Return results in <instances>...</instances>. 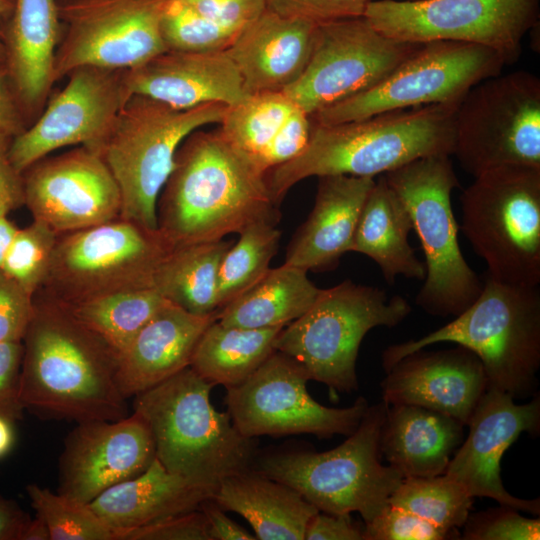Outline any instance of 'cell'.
<instances>
[{"mask_svg": "<svg viewBox=\"0 0 540 540\" xmlns=\"http://www.w3.org/2000/svg\"><path fill=\"white\" fill-rule=\"evenodd\" d=\"M519 510L500 505L469 514L464 526L465 540H538L540 519L522 516Z\"/></svg>", "mask_w": 540, "mask_h": 540, "instance_id": "cell-42", "label": "cell"}, {"mask_svg": "<svg viewBox=\"0 0 540 540\" xmlns=\"http://www.w3.org/2000/svg\"><path fill=\"white\" fill-rule=\"evenodd\" d=\"M469 432L451 458L445 475L474 497H487L500 505L539 514V499L525 500L506 491L500 476L501 458L523 432L540 427V400L516 404L505 392L487 387L467 425Z\"/></svg>", "mask_w": 540, "mask_h": 540, "instance_id": "cell-20", "label": "cell"}, {"mask_svg": "<svg viewBox=\"0 0 540 540\" xmlns=\"http://www.w3.org/2000/svg\"><path fill=\"white\" fill-rule=\"evenodd\" d=\"M65 440L57 492L88 504L142 473L154 460L151 430L136 412L119 420L77 423Z\"/></svg>", "mask_w": 540, "mask_h": 540, "instance_id": "cell-21", "label": "cell"}, {"mask_svg": "<svg viewBox=\"0 0 540 540\" xmlns=\"http://www.w3.org/2000/svg\"><path fill=\"white\" fill-rule=\"evenodd\" d=\"M459 102L392 110L333 125L312 123L305 148L266 173L273 203L278 206L291 187L308 177L375 178L419 158L451 156Z\"/></svg>", "mask_w": 540, "mask_h": 540, "instance_id": "cell-3", "label": "cell"}, {"mask_svg": "<svg viewBox=\"0 0 540 540\" xmlns=\"http://www.w3.org/2000/svg\"><path fill=\"white\" fill-rule=\"evenodd\" d=\"M381 383L387 405H417L467 425L487 389L480 359L469 349H420L393 365Z\"/></svg>", "mask_w": 540, "mask_h": 540, "instance_id": "cell-22", "label": "cell"}, {"mask_svg": "<svg viewBox=\"0 0 540 540\" xmlns=\"http://www.w3.org/2000/svg\"><path fill=\"white\" fill-rule=\"evenodd\" d=\"M304 269L282 264L270 268L252 287L218 311V321L249 329L284 327L304 314L321 289Z\"/></svg>", "mask_w": 540, "mask_h": 540, "instance_id": "cell-32", "label": "cell"}, {"mask_svg": "<svg viewBox=\"0 0 540 540\" xmlns=\"http://www.w3.org/2000/svg\"><path fill=\"white\" fill-rule=\"evenodd\" d=\"M125 78L131 95L148 97L177 109L207 103L230 107L249 96L225 50H166L127 69Z\"/></svg>", "mask_w": 540, "mask_h": 540, "instance_id": "cell-23", "label": "cell"}, {"mask_svg": "<svg viewBox=\"0 0 540 540\" xmlns=\"http://www.w3.org/2000/svg\"><path fill=\"white\" fill-rule=\"evenodd\" d=\"M213 386L189 366L133 401L151 430L156 458L212 496L225 478L251 470L257 457V439L242 435L228 412L212 405Z\"/></svg>", "mask_w": 540, "mask_h": 540, "instance_id": "cell-4", "label": "cell"}, {"mask_svg": "<svg viewBox=\"0 0 540 540\" xmlns=\"http://www.w3.org/2000/svg\"><path fill=\"white\" fill-rule=\"evenodd\" d=\"M115 540H211V537L205 515L196 509L118 531Z\"/></svg>", "mask_w": 540, "mask_h": 540, "instance_id": "cell-44", "label": "cell"}, {"mask_svg": "<svg viewBox=\"0 0 540 540\" xmlns=\"http://www.w3.org/2000/svg\"><path fill=\"white\" fill-rule=\"evenodd\" d=\"M29 520L16 502L0 494V540H21Z\"/></svg>", "mask_w": 540, "mask_h": 540, "instance_id": "cell-53", "label": "cell"}, {"mask_svg": "<svg viewBox=\"0 0 540 540\" xmlns=\"http://www.w3.org/2000/svg\"><path fill=\"white\" fill-rule=\"evenodd\" d=\"M402 296L345 280L321 289L309 309L284 326L274 348L297 360L310 380L337 391L358 388L356 360L360 344L373 328H392L411 312Z\"/></svg>", "mask_w": 540, "mask_h": 540, "instance_id": "cell-9", "label": "cell"}, {"mask_svg": "<svg viewBox=\"0 0 540 540\" xmlns=\"http://www.w3.org/2000/svg\"><path fill=\"white\" fill-rule=\"evenodd\" d=\"M299 110L282 91L256 93L228 107L219 129L261 170L263 156Z\"/></svg>", "mask_w": 540, "mask_h": 540, "instance_id": "cell-35", "label": "cell"}, {"mask_svg": "<svg viewBox=\"0 0 540 540\" xmlns=\"http://www.w3.org/2000/svg\"><path fill=\"white\" fill-rule=\"evenodd\" d=\"M27 125L7 68L0 66V134L13 138L23 132Z\"/></svg>", "mask_w": 540, "mask_h": 540, "instance_id": "cell-51", "label": "cell"}, {"mask_svg": "<svg viewBox=\"0 0 540 540\" xmlns=\"http://www.w3.org/2000/svg\"><path fill=\"white\" fill-rule=\"evenodd\" d=\"M166 301L153 287H144L66 306L119 355Z\"/></svg>", "mask_w": 540, "mask_h": 540, "instance_id": "cell-36", "label": "cell"}, {"mask_svg": "<svg viewBox=\"0 0 540 540\" xmlns=\"http://www.w3.org/2000/svg\"><path fill=\"white\" fill-rule=\"evenodd\" d=\"M161 33L168 50H226L239 31L198 14L180 0H168L161 19Z\"/></svg>", "mask_w": 540, "mask_h": 540, "instance_id": "cell-41", "label": "cell"}, {"mask_svg": "<svg viewBox=\"0 0 540 540\" xmlns=\"http://www.w3.org/2000/svg\"><path fill=\"white\" fill-rule=\"evenodd\" d=\"M266 173L220 129L191 133L178 148L157 201V226L172 246L212 242L250 223L278 219Z\"/></svg>", "mask_w": 540, "mask_h": 540, "instance_id": "cell-2", "label": "cell"}, {"mask_svg": "<svg viewBox=\"0 0 540 540\" xmlns=\"http://www.w3.org/2000/svg\"><path fill=\"white\" fill-rule=\"evenodd\" d=\"M167 1L57 0L54 83L79 67L131 69L168 50L161 33Z\"/></svg>", "mask_w": 540, "mask_h": 540, "instance_id": "cell-16", "label": "cell"}, {"mask_svg": "<svg viewBox=\"0 0 540 540\" xmlns=\"http://www.w3.org/2000/svg\"><path fill=\"white\" fill-rule=\"evenodd\" d=\"M126 70L83 66L69 73L64 88L12 138L8 155L16 171L23 174L57 149L97 144L131 96Z\"/></svg>", "mask_w": 540, "mask_h": 540, "instance_id": "cell-18", "label": "cell"}, {"mask_svg": "<svg viewBox=\"0 0 540 540\" xmlns=\"http://www.w3.org/2000/svg\"><path fill=\"white\" fill-rule=\"evenodd\" d=\"M462 193L460 230L500 282L540 285V167L501 166Z\"/></svg>", "mask_w": 540, "mask_h": 540, "instance_id": "cell-10", "label": "cell"}, {"mask_svg": "<svg viewBox=\"0 0 540 540\" xmlns=\"http://www.w3.org/2000/svg\"><path fill=\"white\" fill-rule=\"evenodd\" d=\"M172 248L158 229L121 217L59 234L39 291L72 306L119 291L152 287L157 267Z\"/></svg>", "mask_w": 540, "mask_h": 540, "instance_id": "cell-11", "label": "cell"}, {"mask_svg": "<svg viewBox=\"0 0 540 540\" xmlns=\"http://www.w3.org/2000/svg\"><path fill=\"white\" fill-rule=\"evenodd\" d=\"M23 186L33 220L58 234L120 217L116 180L101 156L84 145L34 163L23 173Z\"/></svg>", "mask_w": 540, "mask_h": 540, "instance_id": "cell-19", "label": "cell"}, {"mask_svg": "<svg viewBox=\"0 0 540 540\" xmlns=\"http://www.w3.org/2000/svg\"><path fill=\"white\" fill-rule=\"evenodd\" d=\"M503 58L477 44L431 41L374 86L310 116L333 125L392 110L457 102L477 83L502 73Z\"/></svg>", "mask_w": 540, "mask_h": 540, "instance_id": "cell-13", "label": "cell"}, {"mask_svg": "<svg viewBox=\"0 0 540 540\" xmlns=\"http://www.w3.org/2000/svg\"><path fill=\"white\" fill-rule=\"evenodd\" d=\"M15 0H0V66L6 67L4 27L9 19Z\"/></svg>", "mask_w": 540, "mask_h": 540, "instance_id": "cell-57", "label": "cell"}, {"mask_svg": "<svg viewBox=\"0 0 540 540\" xmlns=\"http://www.w3.org/2000/svg\"><path fill=\"white\" fill-rule=\"evenodd\" d=\"M312 211L291 240L284 264L305 271L333 269L350 252L353 235L375 178L318 177Z\"/></svg>", "mask_w": 540, "mask_h": 540, "instance_id": "cell-27", "label": "cell"}, {"mask_svg": "<svg viewBox=\"0 0 540 540\" xmlns=\"http://www.w3.org/2000/svg\"><path fill=\"white\" fill-rule=\"evenodd\" d=\"M421 45L387 37L363 16L318 24L303 72L282 92L311 116L374 86Z\"/></svg>", "mask_w": 540, "mask_h": 540, "instance_id": "cell-17", "label": "cell"}, {"mask_svg": "<svg viewBox=\"0 0 540 540\" xmlns=\"http://www.w3.org/2000/svg\"><path fill=\"white\" fill-rule=\"evenodd\" d=\"M36 515L46 523L50 540H115V531L89 504L37 484L26 487Z\"/></svg>", "mask_w": 540, "mask_h": 540, "instance_id": "cell-39", "label": "cell"}, {"mask_svg": "<svg viewBox=\"0 0 540 540\" xmlns=\"http://www.w3.org/2000/svg\"><path fill=\"white\" fill-rule=\"evenodd\" d=\"M34 313V296L0 270V343L22 342Z\"/></svg>", "mask_w": 540, "mask_h": 540, "instance_id": "cell-46", "label": "cell"}, {"mask_svg": "<svg viewBox=\"0 0 540 540\" xmlns=\"http://www.w3.org/2000/svg\"><path fill=\"white\" fill-rule=\"evenodd\" d=\"M387 37L410 43L457 41L517 62L525 35L540 17V0H375L362 15Z\"/></svg>", "mask_w": 540, "mask_h": 540, "instance_id": "cell-14", "label": "cell"}, {"mask_svg": "<svg viewBox=\"0 0 540 540\" xmlns=\"http://www.w3.org/2000/svg\"><path fill=\"white\" fill-rule=\"evenodd\" d=\"M228 106L207 103L177 109L131 95L94 146L118 185L120 217L156 230L157 201L182 142L199 128L222 121Z\"/></svg>", "mask_w": 540, "mask_h": 540, "instance_id": "cell-6", "label": "cell"}, {"mask_svg": "<svg viewBox=\"0 0 540 540\" xmlns=\"http://www.w3.org/2000/svg\"><path fill=\"white\" fill-rule=\"evenodd\" d=\"M11 140L0 134V216L24 204L23 174L16 171L8 155Z\"/></svg>", "mask_w": 540, "mask_h": 540, "instance_id": "cell-50", "label": "cell"}, {"mask_svg": "<svg viewBox=\"0 0 540 540\" xmlns=\"http://www.w3.org/2000/svg\"><path fill=\"white\" fill-rule=\"evenodd\" d=\"M384 401L368 406L356 430L339 446L325 451H284L256 457L255 471L299 492L319 511L358 512L365 523L380 514L403 480L381 463L380 434Z\"/></svg>", "mask_w": 540, "mask_h": 540, "instance_id": "cell-7", "label": "cell"}, {"mask_svg": "<svg viewBox=\"0 0 540 540\" xmlns=\"http://www.w3.org/2000/svg\"><path fill=\"white\" fill-rule=\"evenodd\" d=\"M203 17L240 31L265 9L264 0H180Z\"/></svg>", "mask_w": 540, "mask_h": 540, "instance_id": "cell-47", "label": "cell"}, {"mask_svg": "<svg viewBox=\"0 0 540 540\" xmlns=\"http://www.w3.org/2000/svg\"><path fill=\"white\" fill-rule=\"evenodd\" d=\"M308 380L297 360L273 351L242 383L226 388L225 404L234 426L249 438L352 434L368 408L367 400L359 397L345 408L321 405L307 391Z\"/></svg>", "mask_w": 540, "mask_h": 540, "instance_id": "cell-15", "label": "cell"}, {"mask_svg": "<svg viewBox=\"0 0 540 540\" xmlns=\"http://www.w3.org/2000/svg\"><path fill=\"white\" fill-rule=\"evenodd\" d=\"M451 342L480 359L487 387L529 396L540 367V288L500 282L486 275L478 298L455 319L417 340L390 345L382 353L388 371L408 354Z\"/></svg>", "mask_w": 540, "mask_h": 540, "instance_id": "cell-5", "label": "cell"}, {"mask_svg": "<svg viewBox=\"0 0 540 540\" xmlns=\"http://www.w3.org/2000/svg\"><path fill=\"white\" fill-rule=\"evenodd\" d=\"M458 535L390 504L363 529L364 540H445Z\"/></svg>", "mask_w": 540, "mask_h": 540, "instance_id": "cell-43", "label": "cell"}, {"mask_svg": "<svg viewBox=\"0 0 540 540\" xmlns=\"http://www.w3.org/2000/svg\"><path fill=\"white\" fill-rule=\"evenodd\" d=\"M282 328L249 329L216 320L201 335L190 367L214 386L238 385L275 351L274 341Z\"/></svg>", "mask_w": 540, "mask_h": 540, "instance_id": "cell-34", "label": "cell"}, {"mask_svg": "<svg viewBox=\"0 0 540 540\" xmlns=\"http://www.w3.org/2000/svg\"><path fill=\"white\" fill-rule=\"evenodd\" d=\"M22 342L0 343V414L13 420L23 414L19 400Z\"/></svg>", "mask_w": 540, "mask_h": 540, "instance_id": "cell-48", "label": "cell"}, {"mask_svg": "<svg viewBox=\"0 0 540 540\" xmlns=\"http://www.w3.org/2000/svg\"><path fill=\"white\" fill-rule=\"evenodd\" d=\"M19 400L43 418L77 423L129 415L118 353L63 303L41 292L26 330Z\"/></svg>", "mask_w": 540, "mask_h": 540, "instance_id": "cell-1", "label": "cell"}, {"mask_svg": "<svg viewBox=\"0 0 540 540\" xmlns=\"http://www.w3.org/2000/svg\"><path fill=\"white\" fill-rule=\"evenodd\" d=\"M317 25L266 8L242 28L225 51L247 93L283 91L296 81L309 60Z\"/></svg>", "mask_w": 540, "mask_h": 540, "instance_id": "cell-24", "label": "cell"}, {"mask_svg": "<svg viewBox=\"0 0 540 540\" xmlns=\"http://www.w3.org/2000/svg\"><path fill=\"white\" fill-rule=\"evenodd\" d=\"M372 1L375 0H264L266 8L278 15L316 24L362 16Z\"/></svg>", "mask_w": 540, "mask_h": 540, "instance_id": "cell-45", "label": "cell"}, {"mask_svg": "<svg viewBox=\"0 0 540 540\" xmlns=\"http://www.w3.org/2000/svg\"><path fill=\"white\" fill-rule=\"evenodd\" d=\"M473 177L489 170L540 167V79L525 71L474 85L455 112L453 153Z\"/></svg>", "mask_w": 540, "mask_h": 540, "instance_id": "cell-12", "label": "cell"}, {"mask_svg": "<svg viewBox=\"0 0 540 540\" xmlns=\"http://www.w3.org/2000/svg\"><path fill=\"white\" fill-rule=\"evenodd\" d=\"M206 517L211 540H256L242 526L232 521L212 498L203 501L199 507Z\"/></svg>", "mask_w": 540, "mask_h": 540, "instance_id": "cell-52", "label": "cell"}, {"mask_svg": "<svg viewBox=\"0 0 540 540\" xmlns=\"http://www.w3.org/2000/svg\"><path fill=\"white\" fill-rule=\"evenodd\" d=\"M411 230L407 208L384 174L379 175L362 207L350 252L371 258L389 284H394L397 276L424 280L425 264L409 243Z\"/></svg>", "mask_w": 540, "mask_h": 540, "instance_id": "cell-31", "label": "cell"}, {"mask_svg": "<svg viewBox=\"0 0 540 540\" xmlns=\"http://www.w3.org/2000/svg\"><path fill=\"white\" fill-rule=\"evenodd\" d=\"M363 529L350 514L318 511L307 525L304 540H364Z\"/></svg>", "mask_w": 540, "mask_h": 540, "instance_id": "cell-49", "label": "cell"}, {"mask_svg": "<svg viewBox=\"0 0 540 540\" xmlns=\"http://www.w3.org/2000/svg\"><path fill=\"white\" fill-rule=\"evenodd\" d=\"M212 499L246 519L260 540H304L319 511L292 487L254 469L225 478Z\"/></svg>", "mask_w": 540, "mask_h": 540, "instance_id": "cell-30", "label": "cell"}, {"mask_svg": "<svg viewBox=\"0 0 540 540\" xmlns=\"http://www.w3.org/2000/svg\"><path fill=\"white\" fill-rule=\"evenodd\" d=\"M388 502L444 530L458 532L470 514L473 497L460 483L442 474L403 478Z\"/></svg>", "mask_w": 540, "mask_h": 540, "instance_id": "cell-38", "label": "cell"}, {"mask_svg": "<svg viewBox=\"0 0 540 540\" xmlns=\"http://www.w3.org/2000/svg\"><path fill=\"white\" fill-rule=\"evenodd\" d=\"M218 311L195 315L166 301L118 355L117 381L125 398L189 367L201 335L218 319Z\"/></svg>", "mask_w": 540, "mask_h": 540, "instance_id": "cell-26", "label": "cell"}, {"mask_svg": "<svg viewBox=\"0 0 540 540\" xmlns=\"http://www.w3.org/2000/svg\"><path fill=\"white\" fill-rule=\"evenodd\" d=\"M61 35L57 0H15L4 27L6 68L28 126L54 84Z\"/></svg>", "mask_w": 540, "mask_h": 540, "instance_id": "cell-25", "label": "cell"}, {"mask_svg": "<svg viewBox=\"0 0 540 540\" xmlns=\"http://www.w3.org/2000/svg\"><path fill=\"white\" fill-rule=\"evenodd\" d=\"M13 419L0 414V459L7 455L15 442Z\"/></svg>", "mask_w": 540, "mask_h": 540, "instance_id": "cell-54", "label": "cell"}, {"mask_svg": "<svg viewBox=\"0 0 540 540\" xmlns=\"http://www.w3.org/2000/svg\"><path fill=\"white\" fill-rule=\"evenodd\" d=\"M17 230L6 216H0V270Z\"/></svg>", "mask_w": 540, "mask_h": 540, "instance_id": "cell-55", "label": "cell"}, {"mask_svg": "<svg viewBox=\"0 0 540 540\" xmlns=\"http://www.w3.org/2000/svg\"><path fill=\"white\" fill-rule=\"evenodd\" d=\"M21 540H50L49 530L44 520L38 515L34 519L30 518Z\"/></svg>", "mask_w": 540, "mask_h": 540, "instance_id": "cell-56", "label": "cell"}, {"mask_svg": "<svg viewBox=\"0 0 540 540\" xmlns=\"http://www.w3.org/2000/svg\"><path fill=\"white\" fill-rule=\"evenodd\" d=\"M278 219L266 218L244 227L224 254L218 272L219 309L257 283L270 269L279 248Z\"/></svg>", "mask_w": 540, "mask_h": 540, "instance_id": "cell-37", "label": "cell"}, {"mask_svg": "<svg viewBox=\"0 0 540 540\" xmlns=\"http://www.w3.org/2000/svg\"><path fill=\"white\" fill-rule=\"evenodd\" d=\"M212 494L168 471L155 457L139 475L97 496L89 506L116 532L199 509Z\"/></svg>", "mask_w": 540, "mask_h": 540, "instance_id": "cell-29", "label": "cell"}, {"mask_svg": "<svg viewBox=\"0 0 540 540\" xmlns=\"http://www.w3.org/2000/svg\"><path fill=\"white\" fill-rule=\"evenodd\" d=\"M232 243L221 239L173 247L157 267L152 287L167 301L192 314L217 312L219 267Z\"/></svg>", "mask_w": 540, "mask_h": 540, "instance_id": "cell-33", "label": "cell"}, {"mask_svg": "<svg viewBox=\"0 0 540 540\" xmlns=\"http://www.w3.org/2000/svg\"><path fill=\"white\" fill-rule=\"evenodd\" d=\"M464 424L417 405H387L380 434L381 454L403 478L445 473L464 438Z\"/></svg>", "mask_w": 540, "mask_h": 540, "instance_id": "cell-28", "label": "cell"}, {"mask_svg": "<svg viewBox=\"0 0 540 540\" xmlns=\"http://www.w3.org/2000/svg\"><path fill=\"white\" fill-rule=\"evenodd\" d=\"M59 234L43 222L18 229L1 271L35 296L47 277Z\"/></svg>", "mask_w": 540, "mask_h": 540, "instance_id": "cell-40", "label": "cell"}, {"mask_svg": "<svg viewBox=\"0 0 540 540\" xmlns=\"http://www.w3.org/2000/svg\"><path fill=\"white\" fill-rule=\"evenodd\" d=\"M404 203L425 255L424 284L415 302L434 316H457L480 295L483 281L458 241L451 194L459 186L450 155H431L384 174Z\"/></svg>", "mask_w": 540, "mask_h": 540, "instance_id": "cell-8", "label": "cell"}]
</instances>
